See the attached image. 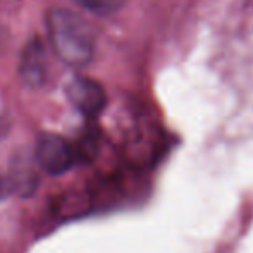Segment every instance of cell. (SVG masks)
I'll return each mask as SVG.
<instances>
[{"label":"cell","mask_w":253,"mask_h":253,"mask_svg":"<svg viewBox=\"0 0 253 253\" xmlns=\"http://www.w3.org/2000/svg\"><path fill=\"white\" fill-rule=\"evenodd\" d=\"M47 33L52 52L64 64L84 67L93 60L97 37L93 26L78 12L55 7L47 16Z\"/></svg>","instance_id":"cell-1"},{"label":"cell","mask_w":253,"mask_h":253,"mask_svg":"<svg viewBox=\"0 0 253 253\" xmlns=\"http://www.w3.org/2000/svg\"><path fill=\"white\" fill-rule=\"evenodd\" d=\"M37 164L50 176L66 174L74 166L78 152L66 138L55 133H43L37 141L35 150Z\"/></svg>","instance_id":"cell-2"},{"label":"cell","mask_w":253,"mask_h":253,"mask_svg":"<svg viewBox=\"0 0 253 253\" xmlns=\"http://www.w3.org/2000/svg\"><path fill=\"white\" fill-rule=\"evenodd\" d=\"M66 95L71 105L84 117H97L107 103V95L102 84L88 76H74L67 83Z\"/></svg>","instance_id":"cell-3"},{"label":"cell","mask_w":253,"mask_h":253,"mask_svg":"<svg viewBox=\"0 0 253 253\" xmlns=\"http://www.w3.org/2000/svg\"><path fill=\"white\" fill-rule=\"evenodd\" d=\"M19 78L26 86L42 88L48 80V53L40 38H33L19 57Z\"/></svg>","instance_id":"cell-4"},{"label":"cell","mask_w":253,"mask_h":253,"mask_svg":"<svg viewBox=\"0 0 253 253\" xmlns=\"http://www.w3.org/2000/svg\"><path fill=\"white\" fill-rule=\"evenodd\" d=\"M38 183H40V179H38L37 170L30 160L19 159L14 162L12 169H10V186L19 197L33 195Z\"/></svg>","instance_id":"cell-5"},{"label":"cell","mask_w":253,"mask_h":253,"mask_svg":"<svg viewBox=\"0 0 253 253\" xmlns=\"http://www.w3.org/2000/svg\"><path fill=\"white\" fill-rule=\"evenodd\" d=\"M80 7L97 16H110L117 12L127 0H74Z\"/></svg>","instance_id":"cell-6"},{"label":"cell","mask_w":253,"mask_h":253,"mask_svg":"<svg viewBox=\"0 0 253 253\" xmlns=\"http://www.w3.org/2000/svg\"><path fill=\"white\" fill-rule=\"evenodd\" d=\"M0 190H2V184H0Z\"/></svg>","instance_id":"cell-7"}]
</instances>
